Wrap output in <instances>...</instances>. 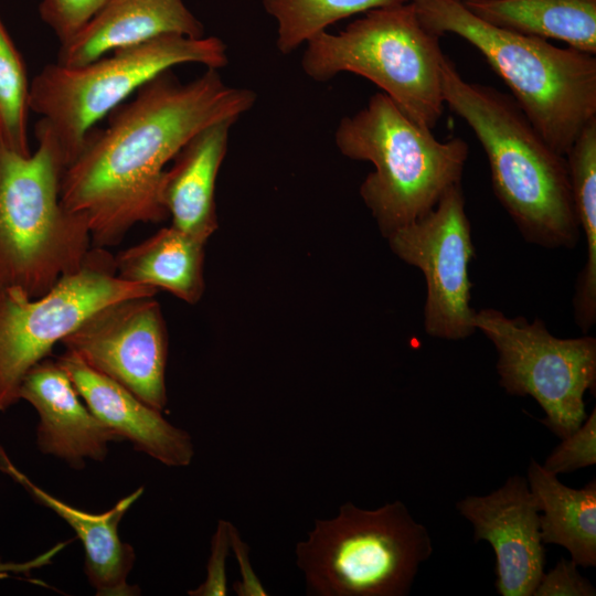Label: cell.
<instances>
[{
	"label": "cell",
	"mask_w": 596,
	"mask_h": 596,
	"mask_svg": "<svg viewBox=\"0 0 596 596\" xmlns=\"http://www.w3.org/2000/svg\"><path fill=\"white\" fill-rule=\"evenodd\" d=\"M459 1H465V0H459Z\"/></svg>",
	"instance_id": "4dcf8cb0"
},
{
	"label": "cell",
	"mask_w": 596,
	"mask_h": 596,
	"mask_svg": "<svg viewBox=\"0 0 596 596\" xmlns=\"http://www.w3.org/2000/svg\"><path fill=\"white\" fill-rule=\"evenodd\" d=\"M205 242L181 230L163 227L115 256L117 275L130 283L167 290L188 304L204 292Z\"/></svg>",
	"instance_id": "d6986e66"
},
{
	"label": "cell",
	"mask_w": 596,
	"mask_h": 596,
	"mask_svg": "<svg viewBox=\"0 0 596 596\" xmlns=\"http://www.w3.org/2000/svg\"><path fill=\"white\" fill-rule=\"evenodd\" d=\"M432 553L427 529L400 500L375 510L347 502L296 546L307 594L316 596H405Z\"/></svg>",
	"instance_id": "ba28073f"
},
{
	"label": "cell",
	"mask_w": 596,
	"mask_h": 596,
	"mask_svg": "<svg viewBox=\"0 0 596 596\" xmlns=\"http://www.w3.org/2000/svg\"><path fill=\"white\" fill-rule=\"evenodd\" d=\"M230 541L231 549L238 561L242 576L240 582L233 584L234 592L240 596H266V589L251 566L248 546L232 523L230 524Z\"/></svg>",
	"instance_id": "f1b7e54d"
},
{
	"label": "cell",
	"mask_w": 596,
	"mask_h": 596,
	"mask_svg": "<svg viewBox=\"0 0 596 596\" xmlns=\"http://www.w3.org/2000/svg\"><path fill=\"white\" fill-rule=\"evenodd\" d=\"M35 137L38 147L28 156L0 142V287L32 298L78 270L93 247L85 220L61 203L65 164L42 120Z\"/></svg>",
	"instance_id": "277c9868"
},
{
	"label": "cell",
	"mask_w": 596,
	"mask_h": 596,
	"mask_svg": "<svg viewBox=\"0 0 596 596\" xmlns=\"http://www.w3.org/2000/svg\"><path fill=\"white\" fill-rule=\"evenodd\" d=\"M255 103V92L226 85L216 68L188 83L171 70L160 73L88 134L63 171L62 205L85 220L95 247L118 244L136 224L163 221L164 166L201 129L237 120Z\"/></svg>",
	"instance_id": "6da1fadb"
},
{
	"label": "cell",
	"mask_w": 596,
	"mask_h": 596,
	"mask_svg": "<svg viewBox=\"0 0 596 596\" xmlns=\"http://www.w3.org/2000/svg\"><path fill=\"white\" fill-rule=\"evenodd\" d=\"M465 203L456 184L433 210L386 237L392 252L425 277L424 329L433 338L461 340L476 331L469 279L475 248Z\"/></svg>",
	"instance_id": "8fae6325"
},
{
	"label": "cell",
	"mask_w": 596,
	"mask_h": 596,
	"mask_svg": "<svg viewBox=\"0 0 596 596\" xmlns=\"http://www.w3.org/2000/svg\"><path fill=\"white\" fill-rule=\"evenodd\" d=\"M0 471L8 475L40 504L51 509L74 531L84 549V572L97 596H135L140 594L128 576L136 562L134 547L121 541L119 524L143 487L121 498L107 511L93 513L71 505L46 492L18 469L0 446Z\"/></svg>",
	"instance_id": "2e32d148"
},
{
	"label": "cell",
	"mask_w": 596,
	"mask_h": 596,
	"mask_svg": "<svg viewBox=\"0 0 596 596\" xmlns=\"http://www.w3.org/2000/svg\"><path fill=\"white\" fill-rule=\"evenodd\" d=\"M526 481L540 512H543L540 514L542 542L565 547L577 566H595V479L581 489L570 488L531 459Z\"/></svg>",
	"instance_id": "ffe728a7"
},
{
	"label": "cell",
	"mask_w": 596,
	"mask_h": 596,
	"mask_svg": "<svg viewBox=\"0 0 596 596\" xmlns=\"http://www.w3.org/2000/svg\"><path fill=\"white\" fill-rule=\"evenodd\" d=\"M572 198L586 246V264L573 298L574 318L583 332L596 321V146L582 141L566 156Z\"/></svg>",
	"instance_id": "7402d4cb"
},
{
	"label": "cell",
	"mask_w": 596,
	"mask_h": 596,
	"mask_svg": "<svg viewBox=\"0 0 596 596\" xmlns=\"http://www.w3.org/2000/svg\"><path fill=\"white\" fill-rule=\"evenodd\" d=\"M30 83L23 58L0 17V142L28 156Z\"/></svg>",
	"instance_id": "cb8c5ba5"
},
{
	"label": "cell",
	"mask_w": 596,
	"mask_h": 596,
	"mask_svg": "<svg viewBox=\"0 0 596 596\" xmlns=\"http://www.w3.org/2000/svg\"><path fill=\"white\" fill-rule=\"evenodd\" d=\"M440 84L445 105L485 150L493 192L523 238L546 248L575 247L581 228L565 156L545 141L511 94L466 81L446 55Z\"/></svg>",
	"instance_id": "7a4b0ae2"
},
{
	"label": "cell",
	"mask_w": 596,
	"mask_h": 596,
	"mask_svg": "<svg viewBox=\"0 0 596 596\" xmlns=\"http://www.w3.org/2000/svg\"><path fill=\"white\" fill-rule=\"evenodd\" d=\"M61 344L155 409L163 412L167 407L168 337L155 296L100 308Z\"/></svg>",
	"instance_id": "7c38bea8"
},
{
	"label": "cell",
	"mask_w": 596,
	"mask_h": 596,
	"mask_svg": "<svg viewBox=\"0 0 596 596\" xmlns=\"http://www.w3.org/2000/svg\"><path fill=\"white\" fill-rule=\"evenodd\" d=\"M411 2L432 32L456 34L482 54L558 153L566 156L583 128L596 118L595 55L491 24L459 0Z\"/></svg>",
	"instance_id": "3957f363"
},
{
	"label": "cell",
	"mask_w": 596,
	"mask_h": 596,
	"mask_svg": "<svg viewBox=\"0 0 596 596\" xmlns=\"http://www.w3.org/2000/svg\"><path fill=\"white\" fill-rule=\"evenodd\" d=\"M230 522L220 520L211 540V553L206 564V578L191 596H224L227 594L225 562L231 549Z\"/></svg>",
	"instance_id": "4316f807"
},
{
	"label": "cell",
	"mask_w": 596,
	"mask_h": 596,
	"mask_svg": "<svg viewBox=\"0 0 596 596\" xmlns=\"http://www.w3.org/2000/svg\"><path fill=\"white\" fill-rule=\"evenodd\" d=\"M473 326L498 351L500 385L514 396L533 397L545 413L541 422L557 437L573 433L586 418L584 395L596 386V339L554 337L535 318H509L486 308Z\"/></svg>",
	"instance_id": "30bf717a"
},
{
	"label": "cell",
	"mask_w": 596,
	"mask_h": 596,
	"mask_svg": "<svg viewBox=\"0 0 596 596\" xmlns=\"http://www.w3.org/2000/svg\"><path fill=\"white\" fill-rule=\"evenodd\" d=\"M473 526L475 542H488L496 555V589L502 596H532L544 574L545 550L540 510L526 478L511 476L486 496L456 504Z\"/></svg>",
	"instance_id": "4fadbf2b"
},
{
	"label": "cell",
	"mask_w": 596,
	"mask_h": 596,
	"mask_svg": "<svg viewBox=\"0 0 596 596\" xmlns=\"http://www.w3.org/2000/svg\"><path fill=\"white\" fill-rule=\"evenodd\" d=\"M157 292L120 278L115 256L95 246L78 270L40 297L0 287V413L20 402L25 374L86 318L107 305Z\"/></svg>",
	"instance_id": "9c48e42d"
},
{
	"label": "cell",
	"mask_w": 596,
	"mask_h": 596,
	"mask_svg": "<svg viewBox=\"0 0 596 596\" xmlns=\"http://www.w3.org/2000/svg\"><path fill=\"white\" fill-rule=\"evenodd\" d=\"M408 1L411 0H263V6L276 21L278 51L289 54L342 19Z\"/></svg>",
	"instance_id": "603a6c76"
},
{
	"label": "cell",
	"mask_w": 596,
	"mask_h": 596,
	"mask_svg": "<svg viewBox=\"0 0 596 596\" xmlns=\"http://www.w3.org/2000/svg\"><path fill=\"white\" fill-rule=\"evenodd\" d=\"M107 0H42L41 20L54 32L60 45L73 40Z\"/></svg>",
	"instance_id": "484cf974"
},
{
	"label": "cell",
	"mask_w": 596,
	"mask_h": 596,
	"mask_svg": "<svg viewBox=\"0 0 596 596\" xmlns=\"http://www.w3.org/2000/svg\"><path fill=\"white\" fill-rule=\"evenodd\" d=\"M19 396L38 414V449L73 469L85 468L86 460L103 461L108 445L123 441L92 413L56 360L35 364L25 374Z\"/></svg>",
	"instance_id": "5bb4252c"
},
{
	"label": "cell",
	"mask_w": 596,
	"mask_h": 596,
	"mask_svg": "<svg viewBox=\"0 0 596 596\" xmlns=\"http://www.w3.org/2000/svg\"><path fill=\"white\" fill-rule=\"evenodd\" d=\"M185 63L222 68L226 45L216 36L170 33L78 66L51 63L30 83V110L51 129L66 168L98 120L160 73Z\"/></svg>",
	"instance_id": "52a82bcc"
},
{
	"label": "cell",
	"mask_w": 596,
	"mask_h": 596,
	"mask_svg": "<svg viewBox=\"0 0 596 596\" xmlns=\"http://www.w3.org/2000/svg\"><path fill=\"white\" fill-rule=\"evenodd\" d=\"M439 39L408 1L368 11L337 34H317L306 43L301 67L318 82L344 72L363 76L413 121L433 130L445 108Z\"/></svg>",
	"instance_id": "8992f818"
},
{
	"label": "cell",
	"mask_w": 596,
	"mask_h": 596,
	"mask_svg": "<svg viewBox=\"0 0 596 596\" xmlns=\"http://www.w3.org/2000/svg\"><path fill=\"white\" fill-rule=\"evenodd\" d=\"M170 33L204 36L203 24L183 0H107L73 40L60 45L56 63L83 65Z\"/></svg>",
	"instance_id": "e0dca14e"
},
{
	"label": "cell",
	"mask_w": 596,
	"mask_h": 596,
	"mask_svg": "<svg viewBox=\"0 0 596 596\" xmlns=\"http://www.w3.org/2000/svg\"><path fill=\"white\" fill-rule=\"evenodd\" d=\"M56 361L92 413L135 450L168 467H187L194 456L192 438L128 389L65 351Z\"/></svg>",
	"instance_id": "9a60e30c"
},
{
	"label": "cell",
	"mask_w": 596,
	"mask_h": 596,
	"mask_svg": "<svg viewBox=\"0 0 596 596\" xmlns=\"http://www.w3.org/2000/svg\"><path fill=\"white\" fill-rule=\"evenodd\" d=\"M334 140L343 156L374 166L360 195L385 237L424 216L460 183L469 152L459 137L439 141L382 92L340 120Z\"/></svg>",
	"instance_id": "5b68a950"
},
{
	"label": "cell",
	"mask_w": 596,
	"mask_h": 596,
	"mask_svg": "<svg viewBox=\"0 0 596 596\" xmlns=\"http://www.w3.org/2000/svg\"><path fill=\"white\" fill-rule=\"evenodd\" d=\"M70 543L71 540L60 542L44 553L25 562H4L0 557V578L8 577L12 573L29 575L32 571L51 564L53 558Z\"/></svg>",
	"instance_id": "f546056e"
},
{
	"label": "cell",
	"mask_w": 596,
	"mask_h": 596,
	"mask_svg": "<svg viewBox=\"0 0 596 596\" xmlns=\"http://www.w3.org/2000/svg\"><path fill=\"white\" fill-rule=\"evenodd\" d=\"M596 462V408L573 433L562 438L542 465L553 475L572 472Z\"/></svg>",
	"instance_id": "d4e9b609"
},
{
	"label": "cell",
	"mask_w": 596,
	"mask_h": 596,
	"mask_svg": "<svg viewBox=\"0 0 596 596\" xmlns=\"http://www.w3.org/2000/svg\"><path fill=\"white\" fill-rule=\"evenodd\" d=\"M593 584L578 571L572 561L561 558L544 573L532 596H595Z\"/></svg>",
	"instance_id": "83f0119b"
},
{
	"label": "cell",
	"mask_w": 596,
	"mask_h": 596,
	"mask_svg": "<svg viewBox=\"0 0 596 596\" xmlns=\"http://www.w3.org/2000/svg\"><path fill=\"white\" fill-rule=\"evenodd\" d=\"M235 119L213 123L196 132L163 173L160 198L172 226L206 243L217 228L215 181Z\"/></svg>",
	"instance_id": "ac0fdd59"
},
{
	"label": "cell",
	"mask_w": 596,
	"mask_h": 596,
	"mask_svg": "<svg viewBox=\"0 0 596 596\" xmlns=\"http://www.w3.org/2000/svg\"><path fill=\"white\" fill-rule=\"evenodd\" d=\"M466 8L500 28L596 54V0H465Z\"/></svg>",
	"instance_id": "44dd1931"
}]
</instances>
